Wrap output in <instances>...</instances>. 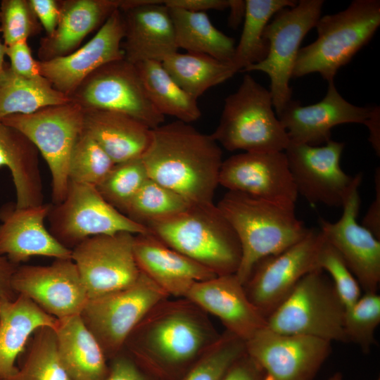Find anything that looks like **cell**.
Returning a JSON list of instances; mask_svg holds the SVG:
<instances>
[{
	"mask_svg": "<svg viewBox=\"0 0 380 380\" xmlns=\"http://www.w3.org/2000/svg\"><path fill=\"white\" fill-rule=\"evenodd\" d=\"M222 151L211 137L177 120L151 130L141 159L148 177L190 205L213 204Z\"/></svg>",
	"mask_w": 380,
	"mask_h": 380,
	"instance_id": "obj_1",
	"label": "cell"
},
{
	"mask_svg": "<svg viewBox=\"0 0 380 380\" xmlns=\"http://www.w3.org/2000/svg\"><path fill=\"white\" fill-rule=\"evenodd\" d=\"M220 336L196 305L167 298L146 315L125 346L144 361L178 367L198 360Z\"/></svg>",
	"mask_w": 380,
	"mask_h": 380,
	"instance_id": "obj_2",
	"label": "cell"
},
{
	"mask_svg": "<svg viewBox=\"0 0 380 380\" xmlns=\"http://www.w3.org/2000/svg\"><path fill=\"white\" fill-rule=\"evenodd\" d=\"M216 205L238 237L241 258L235 275L243 285L260 260L281 253L310 230L293 205L228 191Z\"/></svg>",
	"mask_w": 380,
	"mask_h": 380,
	"instance_id": "obj_3",
	"label": "cell"
},
{
	"mask_svg": "<svg viewBox=\"0 0 380 380\" xmlns=\"http://www.w3.org/2000/svg\"><path fill=\"white\" fill-rule=\"evenodd\" d=\"M146 227L161 242L216 275L235 274L239 268L241 250L238 237L214 203L191 205Z\"/></svg>",
	"mask_w": 380,
	"mask_h": 380,
	"instance_id": "obj_4",
	"label": "cell"
},
{
	"mask_svg": "<svg viewBox=\"0 0 380 380\" xmlns=\"http://www.w3.org/2000/svg\"><path fill=\"white\" fill-rule=\"evenodd\" d=\"M380 25L379 0H355L345 10L320 17L317 39L300 48L292 77L318 72L327 82L372 38Z\"/></svg>",
	"mask_w": 380,
	"mask_h": 380,
	"instance_id": "obj_5",
	"label": "cell"
},
{
	"mask_svg": "<svg viewBox=\"0 0 380 380\" xmlns=\"http://www.w3.org/2000/svg\"><path fill=\"white\" fill-rule=\"evenodd\" d=\"M269 90L246 75L224 100L220 122L210 134L228 151H284L289 139L273 110Z\"/></svg>",
	"mask_w": 380,
	"mask_h": 380,
	"instance_id": "obj_6",
	"label": "cell"
},
{
	"mask_svg": "<svg viewBox=\"0 0 380 380\" xmlns=\"http://www.w3.org/2000/svg\"><path fill=\"white\" fill-rule=\"evenodd\" d=\"M345 308L330 278L322 270L303 276L290 294L266 318L274 331L348 343Z\"/></svg>",
	"mask_w": 380,
	"mask_h": 380,
	"instance_id": "obj_7",
	"label": "cell"
},
{
	"mask_svg": "<svg viewBox=\"0 0 380 380\" xmlns=\"http://www.w3.org/2000/svg\"><path fill=\"white\" fill-rule=\"evenodd\" d=\"M0 121L20 131L34 144L51 172L53 203L62 202L70 183V156L84 129V110L71 101L30 114L11 115Z\"/></svg>",
	"mask_w": 380,
	"mask_h": 380,
	"instance_id": "obj_8",
	"label": "cell"
},
{
	"mask_svg": "<svg viewBox=\"0 0 380 380\" xmlns=\"http://www.w3.org/2000/svg\"><path fill=\"white\" fill-rule=\"evenodd\" d=\"M168 297L141 272L137 279L127 287L88 298L80 315L106 356L115 355L125 346L127 338L146 315Z\"/></svg>",
	"mask_w": 380,
	"mask_h": 380,
	"instance_id": "obj_9",
	"label": "cell"
},
{
	"mask_svg": "<svg viewBox=\"0 0 380 380\" xmlns=\"http://www.w3.org/2000/svg\"><path fill=\"white\" fill-rule=\"evenodd\" d=\"M322 0H300L293 7L278 11L267 25L264 38L269 50L265 58L251 65L243 71H261L270 79V92L276 114L291 100L290 79L300 49L306 34L321 17Z\"/></svg>",
	"mask_w": 380,
	"mask_h": 380,
	"instance_id": "obj_10",
	"label": "cell"
},
{
	"mask_svg": "<svg viewBox=\"0 0 380 380\" xmlns=\"http://www.w3.org/2000/svg\"><path fill=\"white\" fill-rule=\"evenodd\" d=\"M50 233L72 249L86 239L119 232L147 234L138 224L109 204L96 186L70 182L63 201L53 204L48 217Z\"/></svg>",
	"mask_w": 380,
	"mask_h": 380,
	"instance_id": "obj_11",
	"label": "cell"
},
{
	"mask_svg": "<svg viewBox=\"0 0 380 380\" xmlns=\"http://www.w3.org/2000/svg\"><path fill=\"white\" fill-rule=\"evenodd\" d=\"M83 110L126 114L153 129L165 116L149 100L137 68L125 58L108 63L88 75L69 96Z\"/></svg>",
	"mask_w": 380,
	"mask_h": 380,
	"instance_id": "obj_12",
	"label": "cell"
},
{
	"mask_svg": "<svg viewBox=\"0 0 380 380\" xmlns=\"http://www.w3.org/2000/svg\"><path fill=\"white\" fill-rule=\"evenodd\" d=\"M343 148L332 139L322 146L289 141L284 153L298 195L312 205L343 207L357 176L341 169Z\"/></svg>",
	"mask_w": 380,
	"mask_h": 380,
	"instance_id": "obj_13",
	"label": "cell"
},
{
	"mask_svg": "<svg viewBox=\"0 0 380 380\" xmlns=\"http://www.w3.org/2000/svg\"><path fill=\"white\" fill-rule=\"evenodd\" d=\"M331 342L284 334L267 326L245 341L246 352L269 380H314L331 352Z\"/></svg>",
	"mask_w": 380,
	"mask_h": 380,
	"instance_id": "obj_14",
	"label": "cell"
},
{
	"mask_svg": "<svg viewBox=\"0 0 380 380\" xmlns=\"http://www.w3.org/2000/svg\"><path fill=\"white\" fill-rule=\"evenodd\" d=\"M134 234L119 232L92 236L72 249L75 262L88 298L132 284L140 270L134 254Z\"/></svg>",
	"mask_w": 380,
	"mask_h": 380,
	"instance_id": "obj_15",
	"label": "cell"
},
{
	"mask_svg": "<svg viewBox=\"0 0 380 380\" xmlns=\"http://www.w3.org/2000/svg\"><path fill=\"white\" fill-rule=\"evenodd\" d=\"M322 239L320 229H310L301 241L255 265L243 286L249 300L265 318L290 294L303 276L318 270L315 259Z\"/></svg>",
	"mask_w": 380,
	"mask_h": 380,
	"instance_id": "obj_16",
	"label": "cell"
},
{
	"mask_svg": "<svg viewBox=\"0 0 380 380\" xmlns=\"http://www.w3.org/2000/svg\"><path fill=\"white\" fill-rule=\"evenodd\" d=\"M362 179V173H358L340 219L331 222L320 217L319 222L324 236L339 253L361 289L375 293L380 283V240L357 220Z\"/></svg>",
	"mask_w": 380,
	"mask_h": 380,
	"instance_id": "obj_17",
	"label": "cell"
},
{
	"mask_svg": "<svg viewBox=\"0 0 380 380\" xmlns=\"http://www.w3.org/2000/svg\"><path fill=\"white\" fill-rule=\"evenodd\" d=\"M13 288L58 319L80 315L88 295L72 259H56L50 265H18Z\"/></svg>",
	"mask_w": 380,
	"mask_h": 380,
	"instance_id": "obj_18",
	"label": "cell"
},
{
	"mask_svg": "<svg viewBox=\"0 0 380 380\" xmlns=\"http://www.w3.org/2000/svg\"><path fill=\"white\" fill-rule=\"evenodd\" d=\"M219 185L270 201L293 205L298 196L284 151L244 152L222 161Z\"/></svg>",
	"mask_w": 380,
	"mask_h": 380,
	"instance_id": "obj_19",
	"label": "cell"
},
{
	"mask_svg": "<svg viewBox=\"0 0 380 380\" xmlns=\"http://www.w3.org/2000/svg\"><path fill=\"white\" fill-rule=\"evenodd\" d=\"M122 13L116 9L96 34L72 53L46 61H38L40 75L54 89L70 96L84 80L101 66L125 58Z\"/></svg>",
	"mask_w": 380,
	"mask_h": 380,
	"instance_id": "obj_20",
	"label": "cell"
},
{
	"mask_svg": "<svg viewBox=\"0 0 380 380\" xmlns=\"http://www.w3.org/2000/svg\"><path fill=\"white\" fill-rule=\"evenodd\" d=\"M125 37V59L136 65L146 61L163 62L177 52L169 8L161 0H120Z\"/></svg>",
	"mask_w": 380,
	"mask_h": 380,
	"instance_id": "obj_21",
	"label": "cell"
},
{
	"mask_svg": "<svg viewBox=\"0 0 380 380\" xmlns=\"http://www.w3.org/2000/svg\"><path fill=\"white\" fill-rule=\"evenodd\" d=\"M374 108L360 107L348 102L336 90L334 81H330L327 94L321 101L302 106L298 101L291 99L277 117L290 142L319 146L331 139V130L338 125H365Z\"/></svg>",
	"mask_w": 380,
	"mask_h": 380,
	"instance_id": "obj_22",
	"label": "cell"
},
{
	"mask_svg": "<svg viewBox=\"0 0 380 380\" xmlns=\"http://www.w3.org/2000/svg\"><path fill=\"white\" fill-rule=\"evenodd\" d=\"M52 205L18 208L8 203L0 209V255L15 265L36 255L71 259L72 250L46 228Z\"/></svg>",
	"mask_w": 380,
	"mask_h": 380,
	"instance_id": "obj_23",
	"label": "cell"
},
{
	"mask_svg": "<svg viewBox=\"0 0 380 380\" xmlns=\"http://www.w3.org/2000/svg\"><path fill=\"white\" fill-rule=\"evenodd\" d=\"M185 298L217 317L227 331L244 341L267 326L266 318L249 300L235 274L196 282Z\"/></svg>",
	"mask_w": 380,
	"mask_h": 380,
	"instance_id": "obj_24",
	"label": "cell"
},
{
	"mask_svg": "<svg viewBox=\"0 0 380 380\" xmlns=\"http://www.w3.org/2000/svg\"><path fill=\"white\" fill-rule=\"evenodd\" d=\"M133 248L139 270L169 296L185 298L195 283L217 276L150 233L135 235Z\"/></svg>",
	"mask_w": 380,
	"mask_h": 380,
	"instance_id": "obj_25",
	"label": "cell"
},
{
	"mask_svg": "<svg viewBox=\"0 0 380 380\" xmlns=\"http://www.w3.org/2000/svg\"><path fill=\"white\" fill-rule=\"evenodd\" d=\"M120 5V0H60L58 25L51 35L41 39L39 61L65 56L77 50L84 37L102 26Z\"/></svg>",
	"mask_w": 380,
	"mask_h": 380,
	"instance_id": "obj_26",
	"label": "cell"
},
{
	"mask_svg": "<svg viewBox=\"0 0 380 380\" xmlns=\"http://www.w3.org/2000/svg\"><path fill=\"white\" fill-rule=\"evenodd\" d=\"M58 319L29 298L19 294L13 300L0 299V380H12L15 365L26 343L43 327L56 329Z\"/></svg>",
	"mask_w": 380,
	"mask_h": 380,
	"instance_id": "obj_27",
	"label": "cell"
},
{
	"mask_svg": "<svg viewBox=\"0 0 380 380\" xmlns=\"http://www.w3.org/2000/svg\"><path fill=\"white\" fill-rule=\"evenodd\" d=\"M84 130L115 164L141 157L151 139V129L122 113L84 110Z\"/></svg>",
	"mask_w": 380,
	"mask_h": 380,
	"instance_id": "obj_28",
	"label": "cell"
},
{
	"mask_svg": "<svg viewBox=\"0 0 380 380\" xmlns=\"http://www.w3.org/2000/svg\"><path fill=\"white\" fill-rule=\"evenodd\" d=\"M60 360L71 380H102L106 355L80 315L58 319L55 329Z\"/></svg>",
	"mask_w": 380,
	"mask_h": 380,
	"instance_id": "obj_29",
	"label": "cell"
},
{
	"mask_svg": "<svg viewBox=\"0 0 380 380\" xmlns=\"http://www.w3.org/2000/svg\"><path fill=\"white\" fill-rule=\"evenodd\" d=\"M39 153L23 133L0 121V167H7L11 174L18 208L44 203Z\"/></svg>",
	"mask_w": 380,
	"mask_h": 380,
	"instance_id": "obj_30",
	"label": "cell"
},
{
	"mask_svg": "<svg viewBox=\"0 0 380 380\" xmlns=\"http://www.w3.org/2000/svg\"><path fill=\"white\" fill-rule=\"evenodd\" d=\"M71 102L44 77L27 79L6 63L0 70V120L15 114H30L51 106Z\"/></svg>",
	"mask_w": 380,
	"mask_h": 380,
	"instance_id": "obj_31",
	"label": "cell"
},
{
	"mask_svg": "<svg viewBox=\"0 0 380 380\" xmlns=\"http://www.w3.org/2000/svg\"><path fill=\"white\" fill-rule=\"evenodd\" d=\"M135 65L149 100L160 114L188 124L199 119L197 99L179 86L161 62L146 61Z\"/></svg>",
	"mask_w": 380,
	"mask_h": 380,
	"instance_id": "obj_32",
	"label": "cell"
},
{
	"mask_svg": "<svg viewBox=\"0 0 380 380\" xmlns=\"http://www.w3.org/2000/svg\"><path fill=\"white\" fill-rule=\"evenodd\" d=\"M168 8L178 48L222 61H232L235 51L234 39L217 30L205 13Z\"/></svg>",
	"mask_w": 380,
	"mask_h": 380,
	"instance_id": "obj_33",
	"label": "cell"
},
{
	"mask_svg": "<svg viewBox=\"0 0 380 380\" xmlns=\"http://www.w3.org/2000/svg\"><path fill=\"white\" fill-rule=\"evenodd\" d=\"M292 0H246L240 40L230 61L237 72L265 58L269 50L264 32L270 18L280 10L296 6Z\"/></svg>",
	"mask_w": 380,
	"mask_h": 380,
	"instance_id": "obj_34",
	"label": "cell"
},
{
	"mask_svg": "<svg viewBox=\"0 0 380 380\" xmlns=\"http://www.w3.org/2000/svg\"><path fill=\"white\" fill-rule=\"evenodd\" d=\"M162 63L179 86L196 99L236 72L230 62L198 53L177 52Z\"/></svg>",
	"mask_w": 380,
	"mask_h": 380,
	"instance_id": "obj_35",
	"label": "cell"
},
{
	"mask_svg": "<svg viewBox=\"0 0 380 380\" xmlns=\"http://www.w3.org/2000/svg\"><path fill=\"white\" fill-rule=\"evenodd\" d=\"M32 337L23 365L12 380H71L58 356L55 329L43 327Z\"/></svg>",
	"mask_w": 380,
	"mask_h": 380,
	"instance_id": "obj_36",
	"label": "cell"
},
{
	"mask_svg": "<svg viewBox=\"0 0 380 380\" xmlns=\"http://www.w3.org/2000/svg\"><path fill=\"white\" fill-rule=\"evenodd\" d=\"M190 205L177 193L148 178L129 203L125 215L146 227L152 221L179 213Z\"/></svg>",
	"mask_w": 380,
	"mask_h": 380,
	"instance_id": "obj_37",
	"label": "cell"
},
{
	"mask_svg": "<svg viewBox=\"0 0 380 380\" xmlns=\"http://www.w3.org/2000/svg\"><path fill=\"white\" fill-rule=\"evenodd\" d=\"M148 176L141 157L115 164L96 186L102 197L123 214Z\"/></svg>",
	"mask_w": 380,
	"mask_h": 380,
	"instance_id": "obj_38",
	"label": "cell"
},
{
	"mask_svg": "<svg viewBox=\"0 0 380 380\" xmlns=\"http://www.w3.org/2000/svg\"><path fill=\"white\" fill-rule=\"evenodd\" d=\"M114 165L108 154L84 129L70 156L69 181L97 186Z\"/></svg>",
	"mask_w": 380,
	"mask_h": 380,
	"instance_id": "obj_39",
	"label": "cell"
},
{
	"mask_svg": "<svg viewBox=\"0 0 380 380\" xmlns=\"http://www.w3.org/2000/svg\"><path fill=\"white\" fill-rule=\"evenodd\" d=\"M245 353V341L226 330L198 359L183 380H222Z\"/></svg>",
	"mask_w": 380,
	"mask_h": 380,
	"instance_id": "obj_40",
	"label": "cell"
},
{
	"mask_svg": "<svg viewBox=\"0 0 380 380\" xmlns=\"http://www.w3.org/2000/svg\"><path fill=\"white\" fill-rule=\"evenodd\" d=\"M380 323V296L367 292L345 310L344 331L348 342L358 346L365 353L376 344L375 331Z\"/></svg>",
	"mask_w": 380,
	"mask_h": 380,
	"instance_id": "obj_41",
	"label": "cell"
},
{
	"mask_svg": "<svg viewBox=\"0 0 380 380\" xmlns=\"http://www.w3.org/2000/svg\"><path fill=\"white\" fill-rule=\"evenodd\" d=\"M315 266L330 276L346 310L360 299L362 296L360 284L339 253L324 235L317 253Z\"/></svg>",
	"mask_w": 380,
	"mask_h": 380,
	"instance_id": "obj_42",
	"label": "cell"
},
{
	"mask_svg": "<svg viewBox=\"0 0 380 380\" xmlns=\"http://www.w3.org/2000/svg\"><path fill=\"white\" fill-rule=\"evenodd\" d=\"M42 27L29 0H4L0 6V32L4 45L27 39L41 32Z\"/></svg>",
	"mask_w": 380,
	"mask_h": 380,
	"instance_id": "obj_43",
	"label": "cell"
},
{
	"mask_svg": "<svg viewBox=\"0 0 380 380\" xmlns=\"http://www.w3.org/2000/svg\"><path fill=\"white\" fill-rule=\"evenodd\" d=\"M27 41L5 46V54L10 58V67L15 73L27 79H37L42 77L38 61L33 58Z\"/></svg>",
	"mask_w": 380,
	"mask_h": 380,
	"instance_id": "obj_44",
	"label": "cell"
},
{
	"mask_svg": "<svg viewBox=\"0 0 380 380\" xmlns=\"http://www.w3.org/2000/svg\"><path fill=\"white\" fill-rule=\"evenodd\" d=\"M32 8L45 30L46 36H50L55 31L60 16V1L58 0H29Z\"/></svg>",
	"mask_w": 380,
	"mask_h": 380,
	"instance_id": "obj_45",
	"label": "cell"
},
{
	"mask_svg": "<svg viewBox=\"0 0 380 380\" xmlns=\"http://www.w3.org/2000/svg\"><path fill=\"white\" fill-rule=\"evenodd\" d=\"M222 380H269L262 369L246 353L229 368Z\"/></svg>",
	"mask_w": 380,
	"mask_h": 380,
	"instance_id": "obj_46",
	"label": "cell"
},
{
	"mask_svg": "<svg viewBox=\"0 0 380 380\" xmlns=\"http://www.w3.org/2000/svg\"><path fill=\"white\" fill-rule=\"evenodd\" d=\"M163 4L168 8L205 13L209 10L222 11L228 8L229 0H165Z\"/></svg>",
	"mask_w": 380,
	"mask_h": 380,
	"instance_id": "obj_47",
	"label": "cell"
},
{
	"mask_svg": "<svg viewBox=\"0 0 380 380\" xmlns=\"http://www.w3.org/2000/svg\"><path fill=\"white\" fill-rule=\"evenodd\" d=\"M375 197L365 215L362 225L380 240V169L374 174Z\"/></svg>",
	"mask_w": 380,
	"mask_h": 380,
	"instance_id": "obj_48",
	"label": "cell"
},
{
	"mask_svg": "<svg viewBox=\"0 0 380 380\" xmlns=\"http://www.w3.org/2000/svg\"><path fill=\"white\" fill-rule=\"evenodd\" d=\"M102 380H145L144 376L129 359L125 357H116L110 370Z\"/></svg>",
	"mask_w": 380,
	"mask_h": 380,
	"instance_id": "obj_49",
	"label": "cell"
},
{
	"mask_svg": "<svg viewBox=\"0 0 380 380\" xmlns=\"http://www.w3.org/2000/svg\"><path fill=\"white\" fill-rule=\"evenodd\" d=\"M18 266L6 257L0 255V299L13 300L18 296L12 284Z\"/></svg>",
	"mask_w": 380,
	"mask_h": 380,
	"instance_id": "obj_50",
	"label": "cell"
},
{
	"mask_svg": "<svg viewBox=\"0 0 380 380\" xmlns=\"http://www.w3.org/2000/svg\"><path fill=\"white\" fill-rule=\"evenodd\" d=\"M365 125L369 128V140L376 154H380L379 108L376 107Z\"/></svg>",
	"mask_w": 380,
	"mask_h": 380,
	"instance_id": "obj_51",
	"label": "cell"
},
{
	"mask_svg": "<svg viewBox=\"0 0 380 380\" xmlns=\"http://www.w3.org/2000/svg\"><path fill=\"white\" fill-rule=\"evenodd\" d=\"M228 8L230 10L229 16V25L236 28L241 20L244 19L246 11V1L229 0Z\"/></svg>",
	"mask_w": 380,
	"mask_h": 380,
	"instance_id": "obj_52",
	"label": "cell"
},
{
	"mask_svg": "<svg viewBox=\"0 0 380 380\" xmlns=\"http://www.w3.org/2000/svg\"><path fill=\"white\" fill-rule=\"evenodd\" d=\"M5 45L1 44L0 42V70L4 67V56H5Z\"/></svg>",
	"mask_w": 380,
	"mask_h": 380,
	"instance_id": "obj_53",
	"label": "cell"
},
{
	"mask_svg": "<svg viewBox=\"0 0 380 380\" xmlns=\"http://www.w3.org/2000/svg\"><path fill=\"white\" fill-rule=\"evenodd\" d=\"M327 380H343V375L341 372H336L331 375Z\"/></svg>",
	"mask_w": 380,
	"mask_h": 380,
	"instance_id": "obj_54",
	"label": "cell"
},
{
	"mask_svg": "<svg viewBox=\"0 0 380 380\" xmlns=\"http://www.w3.org/2000/svg\"><path fill=\"white\" fill-rule=\"evenodd\" d=\"M377 380H380L379 379H378Z\"/></svg>",
	"mask_w": 380,
	"mask_h": 380,
	"instance_id": "obj_55",
	"label": "cell"
}]
</instances>
